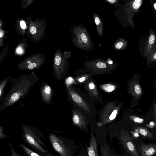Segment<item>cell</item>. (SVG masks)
<instances>
[{
    "instance_id": "6da1fadb",
    "label": "cell",
    "mask_w": 156,
    "mask_h": 156,
    "mask_svg": "<svg viewBox=\"0 0 156 156\" xmlns=\"http://www.w3.org/2000/svg\"><path fill=\"white\" fill-rule=\"evenodd\" d=\"M9 90L0 105V112L6 108L13 105L20 99L26 96L27 94L39 80L34 73L22 75L11 79Z\"/></svg>"
},
{
    "instance_id": "7a4b0ae2",
    "label": "cell",
    "mask_w": 156,
    "mask_h": 156,
    "mask_svg": "<svg viewBox=\"0 0 156 156\" xmlns=\"http://www.w3.org/2000/svg\"><path fill=\"white\" fill-rule=\"evenodd\" d=\"M21 132L23 140L35 151L44 156H54L48 150L41 138L46 141V139L42 132L37 127L30 125H22Z\"/></svg>"
},
{
    "instance_id": "3957f363",
    "label": "cell",
    "mask_w": 156,
    "mask_h": 156,
    "mask_svg": "<svg viewBox=\"0 0 156 156\" xmlns=\"http://www.w3.org/2000/svg\"><path fill=\"white\" fill-rule=\"evenodd\" d=\"M144 2L143 0H132L125 3L122 7V21L125 27H130L133 30L135 27L133 18L136 14L140 12V9Z\"/></svg>"
},
{
    "instance_id": "277c9868",
    "label": "cell",
    "mask_w": 156,
    "mask_h": 156,
    "mask_svg": "<svg viewBox=\"0 0 156 156\" xmlns=\"http://www.w3.org/2000/svg\"><path fill=\"white\" fill-rule=\"evenodd\" d=\"M48 139L53 149L60 156L72 155V144L70 140L53 133L49 134Z\"/></svg>"
},
{
    "instance_id": "5b68a950",
    "label": "cell",
    "mask_w": 156,
    "mask_h": 156,
    "mask_svg": "<svg viewBox=\"0 0 156 156\" xmlns=\"http://www.w3.org/2000/svg\"><path fill=\"white\" fill-rule=\"evenodd\" d=\"M74 41L79 49L89 51L94 47L86 29L82 26H76L74 29Z\"/></svg>"
},
{
    "instance_id": "8992f818",
    "label": "cell",
    "mask_w": 156,
    "mask_h": 156,
    "mask_svg": "<svg viewBox=\"0 0 156 156\" xmlns=\"http://www.w3.org/2000/svg\"><path fill=\"white\" fill-rule=\"evenodd\" d=\"M156 38L155 32L151 27L148 35H146L144 39H140L139 50L142 57L146 59L149 55L153 47Z\"/></svg>"
},
{
    "instance_id": "52a82bcc",
    "label": "cell",
    "mask_w": 156,
    "mask_h": 156,
    "mask_svg": "<svg viewBox=\"0 0 156 156\" xmlns=\"http://www.w3.org/2000/svg\"><path fill=\"white\" fill-rule=\"evenodd\" d=\"M121 144L132 156H139L135 143L128 132L122 131L117 135Z\"/></svg>"
},
{
    "instance_id": "ba28073f",
    "label": "cell",
    "mask_w": 156,
    "mask_h": 156,
    "mask_svg": "<svg viewBox=\"0 0 156 156\" xmlns=\"http://www.w3.org/2000/svg\"><path fill=\"white\" fill-rule=\"evenodd\" d=\"M41 98L46 104H51L52 91L51 87L47 83H44L41 87Z\"/></svg>"
},
{
    "instance_id": "9c48e42d",
    "label": "cell",
    "mask_w": 156,
    "mask_h": 156,
    "mask_svg": "<svg viewBox=\"0 0 156 156\" xmlns=\"http://www.w3.org/2000/svg\"><path fill=\"white\" fill-rule=\"evenodd\" d=\"M140 147L144 156H153L156 154V145L154 143L142 144Z\"/></svg>"
},
{
    "instance_id": "30bf717a",
    "label": "cell",
    "mask_w": 156,
    "mask_h": 156,
    "mask_svg": "<svg viewBox=\"0 0 156 156\" xmlns=\"http://www.w3.org/2000/svg\"><path fill=\"white\" fill-rule=\"evenodd\" d=\"M90 136L89 146L87 147L88 156H98L97 139L93 133H91Z\"/></svg>"
},
{
    "instance_id": "8fae6325",
    "label": "cell",
    "mask_w": 156,
    "mask_h": 156,
    "mask_svg": "<svg viewBox=\"0 0 156 156\" xmlns=\"http://www.w3.org/2000/svg\"><path fill=\"white\" fill-rule=\"evenodd\" d=\"M132 94L136 100L139 98L142 94L141 88L138 81L136 79L133 82L131 86Z\"/></svg>"
},
{
    "instance_id": "7c38bea8",
    "label": "cell",
    "mask_w": 156,
    "mask_h": 156,
    "mask_svg": "<svg viewBox=\"0 0 156 156\" xmlns=\"http://www.w3.org/2000/svg\"><path fill=\"white\" fill-rule=\"evenodd\" d=\"M146 59V65L151 67L156 63V38L153 48Z\"/></svg>"
},
{
    "instance_id": "4fadbf2b",
    "label": "cell",
    "mask_w": 156,
    "mask_h": 156,
    "mask_svg": "<svg viewBox=\"0 0 156 156\" xmlns=\"http://www.w3.org/2000/svg\"><path fill=\"white\" fill-rule=\"evenodd\" d=\"M135 130L144 138L151 139L154 136L153 133L145 127L136 126Z\"/></svg>"
},
{
    "instance_id": "5bb4252c",
    "label": "cell",
    "mask_w": 156,
    "mask_h": 156,
    "mask_svg": "<svg viewBox=\"0 0 156 156\" xmlns=\"http://www.w3.org/2000/svg\"><path fill=\"white\" fill-rule=\"evenodd\" d=\"M93 16L96 25L97 32L99 36L102 37L103 35V26L101 19L96 13H93Z\"/></svg>"
},
{
    "instance_id": "9a60e30c",
    "label": "cell",
    "mask_w": 156,
    "mask_h": 156,
    "mask_svg": "<svg viewBox=\"0 0 156 156\" xmlns=\"http://www.w3.org/2000/svg\"><path fill=\"white\" fill-rule=\"evenodd\" d=\"M128 44V42L125 39L121 38L115 41L113 46L115 49L121 50L126 48Z\"/></svg>"
},
{
    "instance_id": "2e32d148",
    "label": "cell",
    "mask_w": 156,
    "mask_h": 156,
    "mask_svg": "<svg viewBox=\"0 0 156 156\" xmlns=\"http://www.w3.org/2000/svg\"><path fill=\"white\" fill-rule=\"evenodd\" d=\"M19 146L21 148L22 151L27 156H44L36 151L30 149L23 144H20Z\"/></svg>"
},
{
    "instance_id": "e0dca14e",
    "label": "cell",
    "mask_w": 156,
    "mask_h": 156,
    "mask_svg": "<svg viewBox=\"0 0 156 156\" xmlns=\"http://www.w3.org/2000/svg\"><path fill=\"white\" fill-rule=\"evenodd\" d=\"M10 78L9 76L3 79L0 83V101L4 100L5 97L3 96L4 89L7 85L8 80Z\"/></svg>"
},
{
    "instance_id": "ac0fdd59",
    "label": "cell",
    "mask_w": 156,
    "mask_h": 156,
    "mask_svg": "<svg viewBox=\"0 0 156 156\" xmlns=\"http://www.w3.org/2000/svg\"><path fill=\"white\" fill-rule=\"evenodd\" d=\"M101 156H112L109 146L104 144L100 146Z\"/></svg>"
},
{
    "instance_id": "d6986e66",
    "label": "cell",
    "mask_w": 156,
    "mask_h": 156,
    "mask_svg": "<svg viewBox=\"0 0 156 156\" xmlns=\"http://www.w3.org/2000/svg\"><path fill=\"white\" fill-rule=\"evenodd\" d=\"M131 119L135 123L141 124L144 122V120L141 118L136 116H131L130 117Z\"/></svg>"
},
{
    "instance_id": "ffe728a7",
    "label": "cell",
    "mask_w": 156,
    "mask_h": 156,
    "mask_svg": "<svg viewBox=\"0 0 156 156\" xmlns=\"http://www.w3.org/2000/svg\"><path fill=\"white\" fill-rule=\"evenodd\" d=\"M73 100L76 102L78 103H80L82 101V99L78 95L73 94L72 95Z\"/></svg>"
},
{
    "instance_id": "44dd1931",
    "label": "cell",
    "mask_w": 156,
    "mask_h": 156,
    "mask_svg": "<svg viewBox=\"0 0 156 156\" xmlns=\"http://www.w3.org/2000/svg\"><path fill=\"white\" fill-rule=\"evenodd\" d=\"M4 127L0 126V139H5L9 137V136L3 133Z\"/></svg>"
},
{
    "instance_id": "7402d4cb",
    "label": "cell",
    "mask_w": 156,
    "mask_h": 156,
    "mask_svg": "<svg viewBox=\"0 0 156 156\" xmlns=\"http://www.w3.org/2000/svg\"><path fill=\"white\" fill-rule=\"evenodd\" d=\"M103 88L107 92H111L114 90V87L110 84H107L104 85Z\"/></svg>"
},
{
    "instance_id": "603a6c76",
    "label": "cell",
    "mask_w": 156,
    "mask_h": 156,
    "mask_svg": "<svg viewBox=\"0 0 156 156\" xmlns=\"http://www.w3.org/2000/svg\"><path fill=\"white\" fill-rule=\"evenodd\" d=\"M8 145L11 152V156H22L19 155L16 152L11 143H9Z\"/></svg>"
},
{
    "instance_id": "cb8c5ba5",
    "label": "cell",
    "mask_w": 156,
    "mask_h": 156,
    "mask_svg": "<svg viewBox=\"0 0 156 156\" xmlns=\"http://www.w3.org/2000/svg\"><path fill=\"white\" fill-rule=\"evenodd\" d=\"M96 66L99 68L104 69L106 68V65L105 63L101 61L98 62L96 64Z\"/></svg>"
},
{
    "instance_id": "d4e9b609",
    "label": "cell",
    "mask_w": 156,
    "mask_h": 156,
    "mask_svg": "<svg viewBox=\"0 0 156 156\" xmlns=\"http://www.w3.org/2000/svg\"><path fill=\"white\" fill-rule=\"evenodd\" d=\"M61 58L60 56L57 55L55 58L54 63L56 66L59 65L61 63Z\"/></svg>"
},
{
    "instance_id": "484cf974",
    "label": "cell",
    "mask_w": 156,
    "mask_h": 156,
    "mask_svg": "<svg viewBox=\"0 0 156 156\" xmlns=\"http://www.w3.org/2000/svg\"><path fill=\"white\" fill-rule=\"evenodd\" d=\"M73 119L75 124L76 125L80 124V119L77 115H74Z\"/></svg>"
},
{
    "instance_id": "4316f807",
    "label": "cell",
    "mask_w": 156,
    "mask_h": 156,
    "mask_svg": "<svg viewBox=\"0 0 156 156\" xmlns=\"http://www.w3.org/2000/svg\"><path fill=\"white\" fill-rule=\"evenodd\" d=\"M117 113V110H114L109 117V119L110 120H112L114 119L116 117Z\"/></svg>"
},
{
    "instance_id": "83f0119b",
    "label": "cell",
    "mask_w": 156,
    "mask_h": 156,
    "mask_svg": "<svg viewBox=\"0 0 156 156\" xmlns=\"http://www.w3.org/2000/svg\"><path fill=\"white\" fill-rule=\"evenodd\" d=\"M20 25L21 28L23 29H26L27 28L26 23L23 20H21L20 21Z\"/></svg>"
},
{
    "instance_id": "f1b7e54d",
    "label": "cell",
    "mask_w": 156,
    "mask_h": 156,
    "mask_svg": "<svg viewBox=\"0 0 156 156\" xmlns=\"http://www.w3.org/2000/svg\"><path fill=\"white\" fill-rule=\"evenodd\" d=\"M36 28L35 27L32 26L30 28V31L32 34H35L36 32Z\"/></svg>"
},
{
    "instance_id": "f546056e",
    "label": "cell",
    "mask_w": 156,
    "mask_h": 156,
    "mask_svg": "<svg viewBox=\"0 0 156 156\" xmlns=\"http://www.w3.org/2000/svg\"><path fill=\"white\" fill-rule=\"evenodd\" d=\"M105 1L108 2L111 5H112L115 3H116L119 1L117 0H105Z\"/></svg>"
},
{
    "instance_id": "4dcf8cb0",
    "label": "cell",
    "mask_w": 156,
    "mask_h": 156,
    "mask_svg": "<svg viewBox=\"0 0 156 156\" xmlns=\"http://www.w3.org/2000/svg\"><path fill=\"white\" fill-rule=\"evenodd\" d=\"M132 135L134 138H136L139 136L138 133L136 131L133 132Z\"/></svg>"
},
{
    "instance_id": "1f68e13d",
    "label": "cell",
    "mask_w": 156,
    "mask_h": 156,
    "mask_svg": "<svg viewBox=\"0 0 156 156\" xmlns=\"http://www.w3.org/2000/svg\"><path fill=\"white\" fill-rule=\"evenodd\" d=\"M17 52L19 53H21L23 52V50L20 47H18L16 50Z\"/></svg>"
},
{
    "instance_id": "d6a6232c",
    "label": "cell",
    "mask_w": 156,
    "mask_h": 156,
    "mask_svg": "<svg viewBox=\"0 0 156 156\" xmlns=\"http://www.w3.org/2000/svg\"><path fill=\"white\" fill-rule=\"evenodd\" d=\"M89 87L90 89H93L94 88L95 86L93 83H91L89 85Z\"/></svg>"
},
{
    "instance_id": "836d02e7",
    "label": "cell",
    "mask_w": 156,
    "mask_h": 156,
    "mask_svg": "<svg viewBox=\"0 0 156 156\" xmlns=\"http://www.w3.org/2000/svg\"><path fill=\"white\" fill-rule=\"evenodd\" d=\"M85 80V78L84 77H82L80 78L79 80L80 82H82Z\"/></svg>"
},
{
    "instance_id": "e575fe53",
    "label": "cell",
    "mask_w": 156,
    "mask_h": 156,
    "mask_svg": "<svg viewBox=\"0 0 156 156\" xmlns=\"http://www.w3.org/2000/svg\"><path fill=\"white\" fill-rule=\"evenodd\" d=\"M138 148H139V151H140V156H144L141 152V148H140V146H139Z\"/></svg>"
},
{
    "instance_id": "d590c367",
    "label": "cell",
    "mask_w": 156,
    "mask_h": 156,
    "mask_svg": "<svg viewBox=\"0 0 156 156\" xmlns=\"http://www.w3.org/2000/svg\"><path fill=\"white\" fill-rule=\"evenodd\" d=\"M154 108L155 112L156 115V103L154 104Z\"/></svg>"
},
{
    "instance_id": "8d00e7d4",
    "label": "cell",
    "mask_w": 156,
    "mask_h": 156,
    "mask_svg": "<svg viewBox=\"0 0 156 156\" xmlns=\"http://www.w3.org/2000/svg\"><path fill=\"white\" fill-rule=\"evenodd\" d=\"M108 63L109 64L111 65L113 63V62L112 60H109L108 61Z\"/></svg>"
},
{
    "instance_id": "74e56055",
    "label": "cell",
    "mask_w": 156,
    "mask_h": 156,
    "mask_svg": "<svg viewBox=\"0 0 156 156\" xmlns=\"http://www.w3.org/2000/svg\"><path fill=\"white\" fill-rule=\"evenodd\" d=\"M0 37H2L3 35V32L2 31V30H0Z\"/></svg>"
},
{
    "instance_id": "f35d334b",
    "label": "cell",
    "mask_w": 156,
    "mask_h": 156,
    "mask_svg": "<svg viewBox=\"0 0 156 156\" xmlns=\"http://www.w3.org/2000/svg\"><path fill=\"white\" fill-rule=\"evenodd\" d=\"M154 14L155 15V17H156V9H154Z\"/></svg>"
},
{
    "instance_id": "ab89813d",
    "label": "cell",
    "mask_w": 156,
    "mask_h": 156,
    "mask_svg": "<svg viewBox=\"0 0 156 156\" xmlns=\"http://www.w3.org/2000/svg\"><path fill=\"white\" fill-rule=\"evenodd\" d=\"M31 62H31V61H29V60L27 61V63H28V64L31 63Z\"/></svg>"
},
{
    "instance_id": "60d3db41",
    "label": "cell",
    "mask_w": 156,
    "mask_h": 156,
    "mask_svg": "<svg viewBox=\"0 0 156 156\" xmlns=\"http://www.w3.org/2000/svg\"><path fill=\"white\" fill-rule=\"evenodd\" d=\"M150 125H151V126H153L154 125V124H153V122H151L150 123Z\"/></svg>"
}]
</instances>
